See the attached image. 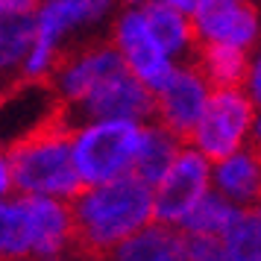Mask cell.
Returning a JSON list of instances; mask_svg holds the SVG:
<instances>
[{"label":"cell","mask_w":261,"mask_h":261,"mask_svg":"<svg viewBox=\"0 0 261 261\" xmlns=\"http://www.w3.org/2000/svg\"><path fill=\"white\" fill-rule=\"evenodd\" d=\"M80 255L106 261L115 249L155 220L153 188L138 176H120L103 185H85L71 200Z\"/></svg>","instance_id":"1"},{"label":"cell","mask_w":261,"mask_h":261,"mask_svg":"<svg viewBox=\"0 0 261 261\" xmlns=\"http://www.w3.org/2000/svg\"><path fill=\"white\" fill-rule=\"evenodd\" d=\"M15 194L21 197H50L71 202L83 191V179L73 165L71 120L56 112L30 135L9 144Z\"/></svg>","instance_id":"2"},{"label":"cell","mask_w":261,"mask_h":261,"mask_svg":"<svg viewBox=\"0 0 261 261\" xmlns=\"http://www.w3.org/2000/svg\"><path fill=\"white\" fill-rule=\"evenodd\" d=\"M138 135L141 123L135 120H73L71 150L83 188L129 176Z\"/></svg>","instance_id":"3"},{"label":"cell","mask_w":261,"mask_h":261,"mask_svg":"<svg viewBox=\"0 0 261 261\" xmlns=\"http://www.w3.org/2000/svg\"><path fill=\"white\" fill-rule=\"evenodd\" d=\"M255 109L258 106L244 88H214L197 129L191 132L185 144L200 150L212 162L235 153L241 147H249Z\"/></svg>","instance_id":"4"},{"label":"cell","mask_w":261,"mask_h":261,"mask_svg":"<svg viewBox=\"0 0 261 261\" xmlns=\"http://www.w3.org/2000/svg\"><path fill=\"white\" fill-rule=\"evenodd\" d=\"M120 68H126V65H123V59H120V53L115 50L112 41H91V44H83V47L65 50V56L59 59L47 85L56 97L59 109L68 115L103 80L118 73Z\"/></svg>","instance_id":"5"},{"label":"cell","mask_w":261,"mask_h":261,"mask_svg":"<svg viewBox=\"0 0 261 261\" xmlns=\"http://www.w3.org/2000/svg\"><path fill=\"white\" fill-rule=\"evenodd\" d=\"M132 76H138L150 91H159L162 85L173 76L176 59H170L153 38L150 21L144 9H120V15L112 24V38H109Z\"/></svg>","instance_id":"6"},{"label":"cell","mask_w":261,"mask_h":261,"mask_svg":"<svg viewBox=\"0 0 261 261\" xmlns=\"http://www.w3.org/2000/svg\"><path fill=\"white\" fill-rule=\"evenodd\" d=\"M212 191V159H205L191 144L182 147L176 162L165 176L153 185L155 220L170 226H182L191 208Z\"/></svg>","instance_id":"7"},{"label":"cell","mask_w":261,"mask_h":261,"mask_svg":"<svg viewBox=\"0 0 261 261\" xmlns=\"http://www.w3.org/2000/svg\"><path fill=\"white\" fill-rule=\"evenodd\" d=\"M191 24L197 47L229 44L249 53L261 41V12L252 0H197Z\"/></svg>","instance_id":"8"},{"label":"cell","mask_w":261,"mask_h":261,"mask_svg":"<svg viewBox=\"0 0 261 261\" xmlns=\"http://www.w3.org/2000/svg\"><path fill=\"white\" fill-rule=\"evenodd\" d=\"M153 115L155 94L138 76H132L126 68H120L118 73L103 80L65 118L71 123L73 120H135V123H147V120H153Z\"/></svg>","instance_id":"9"},{"label":"cell","mask_w":261,"mask_h":261,"mask_svg":"<svg viewBox=\"0 0 261 261\" xmlns=\"http://www.w3.org/2000/svg\"><path fill=\"white\" fill-rule=\"evenodd\" d=\"M212 83L202 76V71L191 62H179L173 76L155 91V115L162 126L179 135L182 141H188L191 132L197 129L202 112L212 100Z\"/></svg>","instance_id":"10"},{"label":"cell","mask_w":261,"mask_h":261,"mask_svg":"<svg viewBox=\"0 0 261 261\" xmlns=\"http://www.w3.org/2000/svg\"><path fill=\"white\" fill-rule=\"evenodd\" d=\"M212 191L238 208L261 205V153L249 144L212 162Z\"/></svg>","instance_id":"11"},{"label":"cell","mask_w":261,"mask_h":261,"mask_svg":"<svg viewBox=\"0 0 261 261\" xmlns=\"http://www.w3.org/2000/svg\"><path fill=\"white\" fill-rule=\"evenodd\" d=\"M106 261H188V235L179 226L153 220L126 238Z\"/></svg>","instance_id":"12"},{"label":"cell","mask_w":261,"mask_h":261,"mask_svg":"<svg viewBox=\"0 0 261 261\" xmlns=\"http://www.w3.org/2000/svg\"><path fill=\"white\" fill-rule=\"evenodd\" d=\"M185 141L173 135V132L162 126L159 120H147L141 123V135H138V147H135V162H132V176H138L153 188L159 179L165 176L170 165L176 162L182 153Z\"/></svg>","instance_id":"13"},{"label":"cell","mask_w":261,"mask_h":261,"mask_svg":"<svg viewBox=\"0 0 261 261\" xmlns=\"http://www.w3.org/2000/svg\"><path fill=\"white\" fill-rule=\"evenodd\" d=\"M0 261H36V229L27 197L0 200Z\"/></svg>","instance_id":"14"},{"label":"cell","mask_w":261,"mask_h":261,"mask_svg":"<svg viewBox=\"0 0 261 261\" xmlns=\"http://www.w3.org/2000/svg\"><path fill=\"white\" fill-rule=\"evenodd\" d=\"M36 44V12L0 15V85H15Z\"/></svg>","instance_id":"15"},{"label":"cell","mask_w":261,"mask_h":261,"mask_svg":"<svg viewBox=\"0 0 261 261\" xmlns=\"http://www.w3.org/2000/svg\"><path fill=\"white\" fill-rule=\"evenodd\" d=\"M144 15L150 21L153 38L159 41V47L165 50L170 59H176V62L194 59L197 36H194V24H191L188 12H179V9H170V6H162V3L150 0L144 6Z\"/></svg>","instance_id":"16"},{"label":"cell","mask_w":261,"mask_h":261,"mask_svg":"<svg viewBox=\"0 0 261 261\" xmlns=\"http://www.w3.org/2000/svg\"><path fill=\"white\" fill-rule=\"evenodd\" d=\"M241 212H244V208H238L235 202H229L226 197H220L217 191H208V194L191 208V214L182 220L179 229L188 238H217V241H223V238L235 229Z\"/></svg>","instance_id":"17"},{"label":"cell","mask_w":261,"mask_h":261,"mask_svg":"<svg viewBox=\"0 0 261 261\" xmlns=\"http://www.w3.org/2000/svg\"><path fill=\"white\" fill-rule=\"evenodd\" d=\"M194 65L212 83V88H241L247 76L249 53L229 44H200L194 53Z\"/></svg>","instance_id":"18"},{"label":"cell","mask_w":261,"mask_h":261,"mask_svg":"<svg viewBox=\"0 0 261 261\" xmlns=\"http://www.w3.org/2000/svg\"><path fill=\"white\" fill-rule=\"evenodd\" d=\"M232 261H261V205L244 208L235 229L223 238Z\"/></svg>","instance_id":"19"},{"label":"cell","mask_w":261,"mask_h":261,"mask_svg":"<svg viewBox=\"0 0 261 261\" xmlns=\"http://www.w3.org/2000/svg\"><path fill=\"white\" fill-rule=\"evenodd\" d=\"M188 261H232L217 238H188Z\"/></svg>","instance_id":"20"},{"label":"cell","mask_w":261,"mask_h":261,"mask_svg":"<svg viewBox=\"0 0 261 261\" xmlns=\"http://www.w3.org/2000/svg\"><path fill=\"white\" fill-rule=\"evenodd\" d=\"M252 103L261 106V41L255 44V50H249V65H247V76H244V85H241Z\"/></svg>","instance_id":"21"},{"label":"cell","mask_w":261,"mask_h":261,"mask_svg":"<svg viewBox=\"0 0 261 261\" xmlns=\"http://www.w3.org/2000/svg\"><path fill=\"white\" fill-rule=\"evenodd\" d=\"M15 194V179H12V159H9V147L0 144V200Z\"/></svg>","instance_id":"22"},{"label":"cell","mask_w":261,"mask_h":261,"mask_svg":"<svg viewBox=\"0 0 261 261\" xmlns=\"http://www.w3.org/2000/svg\"><path fill=\"white\" fill-rule=\"evenodd\" d=\"M41 0H0V15H15V12H36Z\"/></svg>","instance_id":"23"},{"label":"cell","mask_w":261,"mask_h":261,"mask_svg":"<svg viewBox=\"0 0 261 261\" xmlns=\"http://www.w3.org/2000/svg\"><path fill=\"white\" fill-rule=\"evenodd\" d=\"M153 3H162V6H170V9H179V12H194L197 0H153Z\"/></svg>","instance_id":"24"},{"label":"cell","mask_w":261,"mask_h":261,"mask_svg":"<svg viewBox=\"0 0 261 261\" xmlns=\"http://www.w3.org/2000/svg\"><path fill=\"white\" fill-rule=\"evenodd\" d=\"M249 144L261 153V106L255 109V120H252V141H249Z\"/></svg>","instance_id":"25"},{"label":"cell","mask_w":261,"mask_h":261,"mask_svg":"<svg viewBox=\"0 0 261 261\" xmlns=\"http://www.w3.org/2000/svg\"><path fill=\"white\" fill-rule=\"evenodd\" d=\"M120 3H123V9H144L150 0H120Z\"/></svg>","instance_id":"26"},{"label":"cell","mask_w":261,"mask_h":261,"mask_svg":"<svg viewBox=\"0 0 261 261\" xmlns=\"http://www.w3.org/2000/svg\"><path fill=\"white\" fill-rule=\"evenodd\" d=\"M0 91H3V85H0Z\"/></svg>","instance_id":"27"}]
</instances>
